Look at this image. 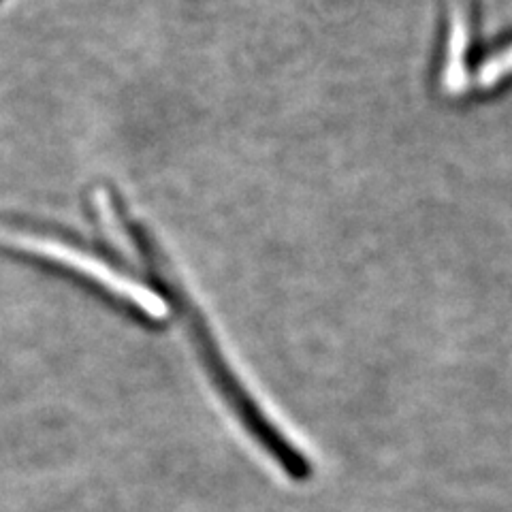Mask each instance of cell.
I'll use <instances>...</instances> for the list:
<instances>
[{
  "label": "cell",
  "mask_w": 512,
  "mask_h": 512,
  "mask_svg": "<svg viewBox=\"0 0 512 512\" xmlns=\"http://www.w3.org/2000/svg\"><path fill=\"white\" fill-rule=\"evenodd\" d=\"M94 205L101 214H107L109 224H114L135 250L143 271H146L154 286V295L163 301V306L178 320L207 380H210L212 389L231 412L235 423L244 429V434L252 440V444L288 480L299 485L312 480V459L284 434L280 425L267 414L265 406L252 395L242 376L237 374L218 340L210 318L201 310L199 301L192 297L180 271L175 269L173 261H169L165 248L158 244L148 224L128 210L122 199L107 197V192L103 190L96 195Z\"/></svg>",
  "instance_id": "obj_1"
},
{
  "label": "cell",
  "mask_w": 512,
  "mask_h": 512,
  "mask_svg": "<svg viewBox=\"0 0 512 512\" xmlns=\"http://www.w3.org/2000/svg\"><path fill=\"white\" fill-rule=\"evenodd\" d=\"M478 32H480V0H453L451 35H448V56H446L448 88L466 86Z\"/></svg>",
  "instance_id": "obj_2"
},
{
  "label": "cell",
  "mask_w": 512,
  "mask_h": 512,
  "mask_svg": "<svg viewBox=\"0 0 512 512\" xmlns=\"http://www.w3.org/2000/svg\"><path fill=\"white\" fill-rule=\"evenodd\" d=\"M512 75V41L504 45L498 54L489 56L483 64H480V73H478V84L483 88H493L500 82H504L506 77Z\"/></svg>",
  "instance_id": "obj_3"
},
{
  "label": "cell",
  "mask_w": 512,
  "mask_h": 512,
  "mask_svg": "<svg viewBox=\"0 0 512 512\" xmlns=\"http://www.w3.org/2000/svg\"><path fill=\"white\" fill-rule=\"evenodd\" d=\"M0 3H3V0H0Z\"/></svg>",
  "instance_id": "obj_4"
}]
</instances>
